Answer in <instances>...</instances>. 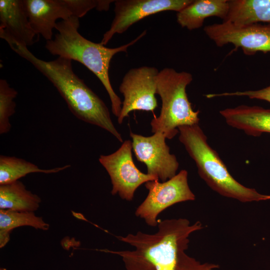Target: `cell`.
Returning <instances> with one entry per match:
<instances>
[{
  "instance_id": "cell-15",
  "label": "cell",
  "mask_w": 270,
  "mask_h": 270,
  "mask_svg": "<svg viewBox=\"0 0 270 270\" xmlns=\"http://www.w3.org/2000/svg\"><path fill=\"white\" fill-rule=\"evenodd\" d=\"M228 0H192L176 14V21L190 30L201 28L204 20L216 16L225 20L228 12Z\"/></svg>"
},
{
  "instance_id": "cell-17",
  "label": "cell",
  "mask_w": 270,
  "mask_h": 270,
  "mask_svg": "<svg viewBox=\"0 0 270 270\" xmlns=\"http://www.w3.org/2000/svg\"><path fill=\"white\" fill-rule=\"evenodd\" d=\"M41 202L38 196L27 190L20 180L0 185V210L34 212Z\"/></svg>"
},
{
  "instance_id": "cell-8",
  "label": "cell",
  "mask_w": 270,
  "mask_h": 270,
  "mask_svg": "<svg viewBox=\"0 0 270 270\" xmlns=\"http://www.w3.org/2000/svg\"><path fill=\"white\" fill-rule=\"evenodd\" d=\"M132 142L126 140L115 152L100 155L98 160L108 172L112 184L111 194L132 200L137 188L143 184L158 180L156 178L140 172L134 162Z\"/></svg>"
},
{
  "instance_id": "cell-19",
  "label": "cell",
  "mask_w": 270,
  "mask_h": 270,
  "mask_svg": "<svg viewBox=\"0 0 270 270\" xmlns=\"http://www.w3.org/2000/svg\"><path fill=\"white\" fill-rule=\"evenodd\" d=\"M24 226L42 230L50 228L49 224L34 212L0 210V248H4L10 241L14 229Z\"/></svg>"
},
{
  "instance_id": "cell-12",
  "label": "cell",
  "mask_w": 270,
  "mask_h": 270,
  "mask_svg": "<svg viewBox=\"0 0 270 270\" xmlns=\"http://www.w3.org/2000/svg\"><path fill=\"white\" fill-rule=\"evenodd\" d=\"M132 148L137 160L144 164L147 174L162 182L176 174L179 164L175 155L170 152L166 138L161 132L144 136L130 132Z\"/></svg>"
},
{
  "instance_id": "cell-2",
  "label": "cell",
  "mask_w": 270,
  "mask_h": 270,
  "mask_svg": "<svg viewBox=\"0 0 270 270\" xmlns=\"http://www.w3.org/2000/svg\"><path fill=\"white\" fill-rule=\"evenodd\" d=\"M8 44L12 50L29 62L53 84L70 111L78 119L105 130L123 142L108 108L74 72L71 60L58 56L54 60L46 61L36 56L28 47L15 42Z\"/></svg>"
},
{
  "instance_id": "cell-4",
  "label": "cell",
  "mask_w": 270,
  "mask_h": 270,
  "mask_svg": "<svg viewBox=\"0 0 270 270\" xmlns=\"http://www.w3.org/2000/svg\"><path fill=\"white\" fill-rule=\"evenodd\" d=\"M178 130L180 141L194 161L200 176L211 189L242 202L270 200V195L245 186L232 177L198 124L181 126Z\"/></svg>"
},
{
  "instance_id": "cell-1",
  "label": "cell",
  "mask_w": 270,
  "mask_h": 270,
  "mask_svg": "<svg viewBox=\"0 0 270 270\" xmlns=\"http://www.w3.org/2000/svg\"><path fill=\"white\" fill-rule=\"evenodd\" d=\"M157 226L154 234L138 231L116 236L134 247V250H96L118 255L126 270H215L219 268L216 264L201 262L186 252L190 235L203 228L200 222L191 224L184 218L165 219L158 220Z\"/></svg>"
},
{
  "instance_id": "cell-11",
  "label": "cell",
  "mask_w": 270,
  "mask_h": 270,
  "mask_svg": "<svg viewBox=\"0 0 270 270\" xmlns=\"http://www.w3.org/2000/svg\"><path fill=\"white\" fill-rule=\"evenodd\" d=\"M192 0H116L114 1V16L110 28L104 34L100 44L106 45L116 34H120L140 20L164 12H177Z\"/></svg>"
},
{
  "instance_id": "cell-22",
  "label": "cell",
  "mask_w": 270,
  "mask_h": 270,
  "mask_svg": "<svg viewBox=\"0 0 270 270\" xmlns=\"http://www.w3.org/2000/svg\"><path fill=\"white\" fill-rule=\"evenodd\" d=\"M0 270H7L6 268H0Z\"/></svg>"
},
{
  "instance_id": "cell-5",
  "label": "cell",
  "mask_w": 270,
  "mask_h": 270,
  "mask_svg": "<svg viewBox=\"0 0 270 270\" xmlns=\"http://www.w3.org/2000/svg\"><path fill=\"white\" fill-rule=\"evenodd\" d=\"M192 79L186 72L168 68L160 71L156 94L160 97L162 108L160 116L150 122L152 132H161L170 140L178 132V127L198 124L200 111L193 110L186 92Z\"/></svg>"
},
{
  "instance_id": "cell-14",
  "label": "cell",
  "mask_w": 270,
  "mask_h": 270,
  "mask_svg": "<svg viewBox=\"0 0 270 270\" xmlns=\"http://www.w3.org/2000/svg\"><path fill=\"white\" fill-rule=\"evenodd\" d=\"M226 123L253 136L270 133V108L240 105L220 111Z\"/></svg>"
},
{
  "instance_id": "cell-6",
  "label": "cell",
  "mask_w": 270,
  "mask_h": 270,
  "mask_svg": "<svg viewBox=\"0 0 270 270\" xmlns=\"http://www.w3.org/2000/svg\"><path fill=\"white\" fill-rule=\"evenodd\" d=\"M145 186L148 194L136 209L135 215L152 227L158 226V216L166 209L176 204L196 199L189 186L188 173L185 170L166 182H148Z\"/></svg>"
},
{
  "instance_id": "cell-13",
  "label": "cell",
  "mask_w": 270,
  "mask_h": 270,
  "mask_svg": "<svg viewBox=\"0 0 270 270\" xmlns=\"http://www.w3.org/2000/svg\"><path fill=\"white\" fill-rule=\"evenodd\" d=\"M38 35L32 28L24 0H0V37L7 43L15 42L28 47Z\"/></svg>"
},
{
  "instance_id": "cell-20",
  "label": "cell",
  "mask_w": 270,
  "mask_h": 270,
  "mask_svg": "<svg viewBox=\"0 0 270 270\" xmlns=\"http://www.w3.org/2000/svg\"><path fill=\"white\" fill-rule=\"evenodd\" d=\"M18 92L10 87L6 80H0V134L9 132L12 125L10 118L15 113L16 102L14 99Z\"/></svg>"
},
{
  "instance_id": "cell-21",
  "label": "cell",
  "mask_w": 270,
  "mask_h": 270,
  "mask_svg": "<svg viewBox=\"0 0 270 270\" xmlns=\"http://www.w3.org/2000/svg\"><path fill=\"white\" fill-rule=\"evenodd\" d=\"M204 96L208 98L221 96H246L250 99L262 100L270 103V86L258 90L226 92L221 94H206Z\"/></svg>"
},
{
  "instance_id": "cell-3",
  "label": "cell",
  "mask_w": 270,
  "mask_h": 270,
  "mask_svg": "<svg viewBox=\"0 0 270 270\" xmlns=\"http://www.w3.org/2000/svg\"><path fill=\"white\" fill-rule=\"evenodd\" d=\"M79 26V18L75 16L57 22L55 29L58 32L54 39L46 42L45 48L52 54L76 60L92 72L104 87L111 102L112 112L118 118L122 102L110 80V61L117 53L126 52L130 46L146 35V30L126 44L109 48L100 42L96 43L84 38L78 32Z\"/></svg>"
},
{
  "instance_id": "cell-7",
  "label": "cell",
  "mask_w": 270,
  "mask_h": 270,
  "mask_svg": "<svg viewBox=\"0 0 270 270\" xmlns=\"http://www.w3.org/2000/svg\"><path fill=\"white\" fill-rule=\"evenodd\" d=\"M30 24L46 40L52 39L58 19L80 18L98 8L100 0H24Z\"/></svg>"
},
{
  "instance_id": "cell-18",
  "label": "cell",
  "mask_w": 270,
  "mask_h": 270,
  "mask_svg": "<svg viewBox=\"0 0 270 270\" xmlns=\"http://www.w3.org/2000/svg\"><path fill=\"white\" fill-rule=\"evenodd\" d=\"M70 167V164L50 169L40 168L35 164L15 156H0V185L10 184L31 173L54 174Z\"/></svg>"
},
{
  "instance_id": "cell-10",
  "label": "cell",
  "mask_w": 270,
  "mask_h": 270,
  "mask_svg": "<svg viewBox=\"0 0 270 270\" xmlns=\"http://www.w3.org/2000/svg\"><path fill=\"white\" fill-rule=\"evenodd\" d=\"M204 30L218 47L230 44L234 50L240 48L246 55L270 52V23L237 26L222 22L206 26Z\"/></svg>"
},
{
  "instance_id": "cell-9",
  "label": "cell",
  "mask_w": 270,
  "mask_h": 270,
  "mask_svg": "<svg viewBox=\"0 0 270 270\" xmlns=\"http://www.w3.org/2000/svg\"><path fill=\"white\" fill-rule=\"evenodd\" d=\"M159 72L155 67L142 66L131 68L125 74L119 86L124 100L118 118V124L132 111L153 112L158 106L155 95Z\"/></svg>"
},
{
  "instance_id": "cell-16",
  "label": "cell",
  "mask_w": 270,
  "mask_h": 270,
  "mask_svg": "<svg viewBox=\"0 0 270 270\" xmlns=\"http://www.w3.org/2000/svg\"><path fill=\"white\" fill-rule=\"evenodd\" d=\"M225 20L237 26L270 23V0H230Z\"/></svg>"
}]
</instances>
